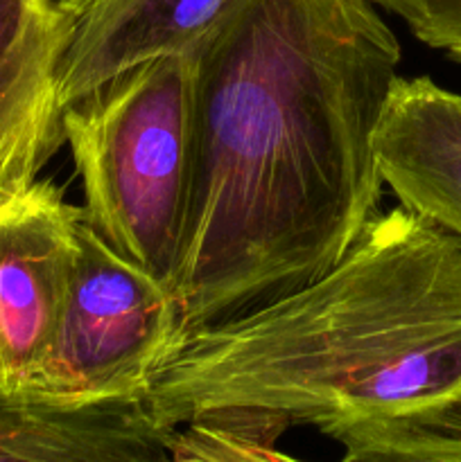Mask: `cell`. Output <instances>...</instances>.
<instances>
[{"label":"cell","mask_w":461,"mask_h":462,"mask_svg":"<svg viewBox=\"0 0 461 462\" xmlns=\"http://www.w3.org/2000/svg\"><path fill=\"white\" fill-rule=\"evenodd\" d=\"M190 57L183 341L316 280L378 215L375 129L402 52L369 0H233Z\"/></svg>","instance_id":"6da1fadb"},{"label":"cell","mask_w":461,"mask_h":462,"mask_svg":"<svg viewBox=\"0 0 461 462\" xmlns=\"http://www.w3.org/2000/svg\"><path fill=\"white\" fill-rule=\"evenodd\" d=\"M167 429L251 411L334 438L461 431V239L396 206L312 282L190 334L145 393Z\"/></svg>","instance_id":"7a4b0ae2"},{"label":"cell","mask_w":461,"mask_h":462,"mask_svg":"<svg viewBox=\"0 0 461 462\" xmlns=\"http://www.w3.org/2000/svg\"><path fill=\"white\" fill-rule=\"evenodd\" d=\"M61 125L86 224L118 255L172 287L194 174L190 52L122 72L63 108Z\"/></svg>","instance_id":"3957f363"},{"label":"cell","mask_w":461,"mask_h":462,"mask_svg":"<svg viewBox=\"0 0 461 462\" xmlns=\"http://www.w3.org/2000/svg\"><path fill=\"white\" fill-rule=\"evenodd\" d=\"M181 343L170 287L118 255L81 215L71 293L32 395L59 402L145 397Z\"/></svg>","instance_id":"277c9868"},{"label":"cell","mask_w":461,"mask_h":462,"mask_svg":"<svg viewBox=\"0 0 461 462\" xmlns=\"http://www.w3.org/2000/svg\"><path fill=\"white\" fill-rule=\"evenodd\" d=\"M81 208L36 180L0 208V388L32 393L61 325Z\"/></svg>","instance_id":"5b68a950"},{"label":"cell","mask_w":461,"mask_h":462,"mask_svg":"<svg viewBox=\"0 0 461 462\" xmlns=\"http://www.w3.org/2000/svg\"><path fill=\"white\" fill-rule=\"evenodd\" d=\"M66 43L59 0H0V208L23 197L66 143L59 102Z\"/></svg>","instance_id":"8992f818"},{"label":"cell","mask_w":461,"mask_h":462,"mask_svg":"<svg viewBox=\"0 0 461 462\" xmlns=\"http://www.w3.org/2000/svg\"><path fill=\"white\" fill-rule=\"evenodd\" d=\"M233 0H59L68 43L59 63L61 108L122 72L188 54Z\"/></svg>","instance_id":"52a82bcc"},{"label":"cell","mask_w":461,"mask_h":462,"mask_svg":"<svg viewBox=\"0 0 461 462\" xmlns=\"http://www.w3.org/2000/svg\"><path fill=\"white\" fill-rule=\"evenodd\" d=\"M375 162L398 206L461 239V93L398 75L375 129Z\"/></svg>","instance_id":"ba28073f"},{"label":"cell","mask_w":461,"mask_h":462,"mask_svg":"<svg viewBox=\"0 0 461 462\" xmlns=\"http://www.w3.org/2000/svg\"><path fill=\"white\" fill-rule=\"evenodd\" d=\"M172 431L145 397L59 402L0 388V462H167Z\"/></svg>","instance_id":"9c48e42d"},{"label":"cell","mask_w":461,"mask_h":462,"mask_svg":"<svg viewBox=\"0 0 461 462\" xmlns=\"http://www.w3.org/2000/svg\"><path fill=\"white\" fill-rule=\"evenodd\" d=\"M287 429L283 418L251 411L199 415L172 431L167 462H306L276 445Z\"/></svg>","instance_id":"30bf717a"},{"label":"cell","mask_w":461,"mask_h":462,"mask_svg":"<svg viewBox=\"0 0 461 462\" xmlns=\"http://www.w3.org/2000/svg\"><path fill=\"white\" fill-rule=\"evenodd\" d=\"M333 440L343 447L337 462H461V431L419 424H355Z\"/></svg>","instance_id":"8fae6325"},{"label":"cell","mask_w":461,"mask_h":462,"mask_svg":"<svg viewBox=\"0 0 461 462\" xmlns=\"http://www.w3.org/2000/svg\"><path fill=\"white\" fill-rule=\"evenodd\" d=\"M400 18L420 43L461 63V0H369Z\"/></svg>","instance_id":"7c38bea8"}]
</instances>
